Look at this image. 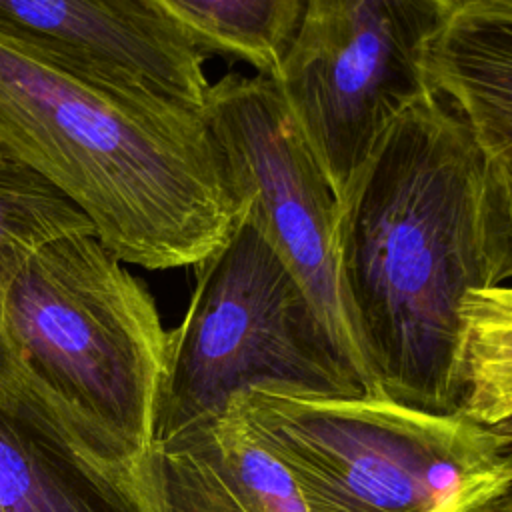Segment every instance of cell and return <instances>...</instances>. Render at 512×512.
Instances as JSON below:
<instances>
[{
	"label": "cell",
	"mask_w": 512,
	"mask_h": 512,
	"mask_svg": "<svg viewBox=\"0 0 512 512\" xmlns=\"http://www.w3.org/2000/svg\"><path fill=\"white\" fill-rule=\"evenodd\" d=\"M204 52L244 60L274 76L300 22L304 0H156Z\"/></svg>",
	"instance_id": "cell-12"
},
{
	"label": "cell",
	"mask_w": 512,
	"mask_h": 512,
	"mask_svg": "<svg viewBox=\"0 0 512 512\" xmlns=\"http://www.w3.org/2000/svg\"><path fill=\"white\" fill-rule=\"evenodd\" d=\"M498 428H500L502 432H506V434H510V436H512V418H510V420H506V422H502V424H498Z\"/></svg>",
	"instance_id": "cell-18"
},
{
	"label": "cell",
	"mask_w": 512,
	"mask_h": 512,
	"mask_svg": "<svg viewBox=\"0 0 512 512\" xmlns=\"http://www.w3.org/2000/svg\"><path fill=\"white\" fill-rule=\"evenodd\" d=\"M0 32L122 88L202 110L204 54L156 0H0Z\"/></svg>",
	"instance_id": "cell-9"
},
{
	"label": "cell",
	"mask_w": 512,
	"mask_h": 512,
	"mask_svg": "<svg viewBox=\"0 0 512 512\" xmlns=\"http://www.w3.org/2000/svg\"><path fill=\"white\" fill-rule=\"evenodd\" d=\"M484 512H512V484H510L508 490H506L498 500H494Z\"/></svg>",
	"instance_id": "cell-17"
},
{
	"label": "cell",
	"mask_w": 512,
	"mask_h": 512,
	"mask_svg": "<svg viewBox=\"0 0 512 512\" xmlns=\"http://www.w3.org/2000/svg\"><path fill=\"white\" fill-rule=\"evenodd\" d=\"M0 156L50 182L124 264L148 270L200 264L242 216L202 110L2 32Z\"/></svg>",
	"instance_id": "cell-2"
},
{
	"label": "cell",
	"mask_w": 512,
	"mask_h": 512,
	"mask_svg": "<svg viewBox=\"0 0 512 512\" xmlns=\"http://www.w3.org/2000/svg\"><path fill=\"white\" fill-rule=\"evenodd\" d=\"M248 390L364 392L296 278L242 212L196 264L188 310L168 332L152 444L222 414Z\"/></svg>",
	"instance_id": "cell-5"
},
{
	"label": "cell",
	"mask_w": 512,
	"mask_h": 512,
	"mask_svg": "<svg viewBox=\"0 0 512 512\" xmlns=\"http://www.w3.org/2000/svg\"><path fill=\"white\" fill-rule=\"evenodd\" d=\"M490 284L512 282V208L490 206Z\"/></svg>",
	"instance_id": "cell-15"
},
{
	"label": "cell",
	"mask_w": 512,
	"mask_h": 512,
	"mask_svg": "<svg viewBox=\"0 0 512 512\" xmlns=\"http://www.w3.org/2000/svg\"><path fill=\"white\" fill-rule=\"evenodd\" d=\"M140 472L158 512H306L290 472L232 402L152 444Z\"/></svg>",
	"instance_id": "cell-10"
},
{
	"label": "cell",
	"mask_w": 512,
	"mask_h": 512,
	"mask_svg": "<svg viewBox=\"0 0 512 512\" xmlns=\"http://www.w3.org/2000/svg\"><path fill=\"white\" fill-rule=\"evenodd\" d=\"M0 334L68 410L142 462L168 330L148 288L94 232L30 256L6 290Z\"/></svg>",
	"instance_id": "cell-4"
},
{
	"label": "cell",
	"mask_w": 512,
	"mask_h": 512,
	"mask_svg": "<svg viewBox=\"0 0 512 512\" xmlns=\"http://www.w3.org/2000/svg\"><path fill=\"white\" fill-rule=\"evenodd\" d=\"M232 404L306 512H484L512 484V436L380 392L248 390Z\"/></svg>",
	"instance_id": "cell-3"
},
{
	"label": "cell",
	"mask_w": 512,
	"mask_h": 512,
	"mask_svg": "<svg viewBox=\"0 0 512 512\" xmlns=\"http://www.w3.org/2000/svg\"><path fill=\"white\" fill-rule=\"evenodd\" d=\"M0 512H158L140 460L68 410L2 334Z\"/></svg>",
	"instance_id": "cell-8"
},
{
	"label": "cell",
	"mask_w": 512,
	"mask_h": 512,
	"mask_svg": "<svg viewBox=\"0 0 512 512\" xmlns=\"http://www.w3.org/2000/svg\"><path fill=\"white\" fill-rule=\"evenodd\" d=\"M450 16L482 14V16H512V0H442Z\"/></svg>",
	"instance_id": "cell-16"
},
{
	"label": "cell",
	"mask_w": 512,
	"mask_h": 512,
	"mask_svg": "<svg viewBox=\"0 0 512 512\" xmlns=\"http://www.w3.org/2000/svg\"><path fill=\"white\" fill-rule=\"evenodd\" d=\"M460 320L458 412L498 426L512 418V284L468 292Z\"/></svg>",
	"instance_id": "cell-13"
},
{
	"label": "cell",
	"mask_w": 512,
	"mask_h": 512,
	"mask_svg": "<svg viewBox=\"0 0 512 512\" xmlns=\"http://www.w3.org/2000/svg\"><path fill=\"white\" fill-rule=\"evenodd\" d=\"M442 0H304L272 82L338 200L392 124L434 94L428 52Z\"/></svg>",
	"instance_id": "cell-6"
},
{
	"label": "cell",
	"mask_w": 512,
	"mask_h": 512,
	"mask_svg": "<svg viewBox=\"0 0 512 512\" xmlns=\"http://www.w3.org/2000/svg\"><path fill=\"white\" fill-rule=\"evenodd\" d=\"M202 116L242 212L296 278L362 390L378 392L338 276L340 200L276 84L226 74L208 86Z\"/></svg>",
	"instance_id": "cell-7"
},
{
	"label": "cell",
	"mask_w": 512,
	"mask_h": 512,
	"mask_svg": "<svg viewBox=\"0 0 512 512\" xmlns=\"http://www.w3.org/2000/svg\"><path fill=\"white\" fill-rule=\"evenodd\" d=\"M70 232H94V226L42 176L0 156V322L6 290L22 266Z\"/></svg>",
	"instance_id": "cell-14"
},
{
	"label": "cell",
	"mask_w": 512,
	"mask_h": 512,
	"mask_svg": "<svg viewBox=\"0 0 512 512\" xmlns=\"http://www.w3.org/2000/svg\"><path fill=\"white\" fill-rule=\"evenodd\" d=\"M428 78L484 158L490 206L512 208V16H450L432 40Z\"/></svg>",
	"instance_id": "cell-11"
},
{
	"label": "cell",
	"mask_w": 512,
	"mask_h": 512,
	"mask_svg": "<svg viewBox=\"0 0 512 512\" xmlns=\"http://www.w3.org/2000/svg\"><path fill=\"white\" fill-rule=\"evenodd\" d=\"M490 180L460 116L430 94L386 132L340 198L338 276L380 394L460 406V308L490 286Z\"/></svg>",
	"instance_id": "cell-1"
}]
</instances>
